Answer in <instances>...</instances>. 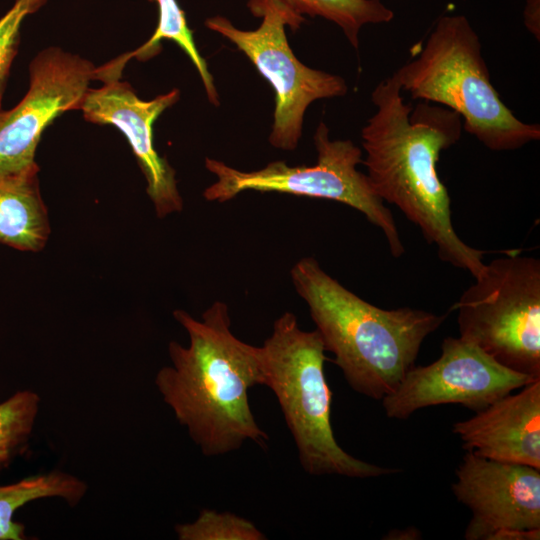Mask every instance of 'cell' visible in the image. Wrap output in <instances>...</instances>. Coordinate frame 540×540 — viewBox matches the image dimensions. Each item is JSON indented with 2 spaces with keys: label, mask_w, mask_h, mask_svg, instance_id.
Instances as JSON below:
<instances>
[{
  "label": "cell",
  "mask_w": 540,
  "mask_h": 540,
  "mask_svg": "<svg viewBox=\"0 0 540 540\" xmlns=\"http://www.w3.org/2000/svg\"><path fill=\"white\" fill-rule=\"evenodd\" d=\"M29 87L9 110H0V177L39 170L36 150L45 129L65 112L78 110L96 66L57 46L36 54Z\"/></svg>",
  "instance_id": "cell-10"
},
{
  "label": "cell",
  "mask_w": 540,
  "mask_h": 540,
  "mask_svg": "<svg viewBox=\"0 0 540 540\" xmlns=\"http://www.w3.org/2000/svg\"><path fill=\"white\" fill-rule=\"evenodd\" d=\"M474 279L452 307L459 337L501 365L540 378V260L496 258Z\"/></svg>",
  "instance_id": "cell-6"
},
{
  "label": "cell",
  "mask_w": 540,
  "mask_h": 540,
  "mask_svg": "<svg viewBox=\"0 0 540 540\" xmlns=\"http://www.w3.org/2000/svg\"><path fill=\"white\" fill-rule=\"evenodd\" d=\"M248 8L262 19L255 30H241L224 16L205 20V26L243 52L275 92L274 123L269 143L280 150H295L302 135L304 115L316 100L343 96L345 80L310 68L296 58L285 27L296 30L304 16L282 0H249Z\"/></svg>",
  "instance_id": "cell-8"
},
{
  "label": "cell",
  "mask_w": 540,
  "mask_h": 540,
  "mask_svg": "<svg viewBox=\"0 0 540 540\" xmlns=\"http://www.w3.org/2000/svg\"><path fill=\"white\" fill-rule=\"evenodd\" d=\"M39 170L0 177V244L39 252L51 233Z\"/></svg>",
  "instance_id": "cell-14"
},
{
  "label": "cell",
  "mask_w": 540,
  "mask_h": 540,
  "mask_svg": "<svg viewBox=\"0 0 540 540\" xmlns=\"http://www.w3.org/2000/svg\"><path fill=\"white\" fill-rule=\"evenodd\" d=\"M180 540H265V535L249 520L229 512L205 509L198 518L175 526Z\"/></svg>",
  "instance_id": "cell-19"
},
{
  "label": "cell",
  "mask_w": 540,
  "mask_h": 540,
  "mask_svg": "<svg viewBox=\"0 0 540 540\" xmlns=\"http://www.w3.org/2000/svg\"><path fill=\"white\" fill-rule=\"evenodd\" d=\"M48 0H15L0 17V110L10 69L18 53L24 20L41 9Z\"/></svg>",
  "instance_id": "cell-20"
},
{
  "label": "cell",
  "mask_w": 540,
  "mask_h": 540,
  "mask_svg": "<svg viewBox=\"0 0 540 540\" xmlns=\"http://www.w3.org/2000/svg\"><path fill=\"white\" fill-rule=\"evenodd\" d=\"M539 6L540 0H527L524 10V21L527 29L539 39L540 24H539Z\"/></svg>",
  "instance_id": "cell-21"
},
{
  "label": "cell",
  "mask_w": 540,
  "mask_h": 540,
  "mask_svg": "<svg viewBox=\"0 0 540 540\" xmlns=\"http://www.w3.org/2000/svg\"><path fill=\"white\" fill-rule=\"evenodd\" d=\"M40 398L37 393L18 391L0 403V469L25 443L34 426Z\"/></svg>",
  "instance_id": "cell-18"
},
{
  "label": "cell",
  "mask_w": 540,
  "mask_h": 540,
  "mask_svg": "<svg viewBox=\"0 0 540 540\" xmlns=\"http://www.w3.org/2000/svg\"><path fill=\"white\" fill-rule=\"evenodd\" d=\"M455 498L472 517L467 540H539L540 469L467 451L455 471Z\"/></svg>",
  "instance_id": "cell-11"
},
{
  "label": "cell",
  "mask_w": 540,
  "mask_h": 540,
  "mask_svg": "<svg viewBox=\"0 0 540 540\" xmlns=\"http://www.w3.org/2000/svg\"><path fill=\"white\" fill-rule=\"evenodd\" d=\"M155 3L158 9V23L154 33L142 46L136 50L122 54L117 59L111 60L110 65L123 71L125 64L135 57L139 61H146L156 56L161 51V41L170 40L175 42L188 56L195 66L207 98L215 106L219 105V97L215 87L214 78L208 69L205 59L200 55L193 39V33L189 28L183 9L177 0H148Z\"/></svg>",
  "instance_id": "cell-16"
},
{
  "label": "cell",
  "mask_w": 540,
  "mask_h": 540,
  "mask_svg": "<svg viewBox=\"0 0 540 540\" xmlns=\"http://www.w3.org/2000/svg\"><path fill=\"white\" fill-rule=\"evenodd\" d=\"M291 279L349 386L374 400L395 390L425 338L447 316L409 307L379 308L340 284L313 257L299 260Z\"/></svg>",
  "instance_id": "cell-3"
},
{
  "label": "cell",
  "mask_w": 540,
  "mask_h": 540,
  "mask_svg": "<svg viewBox=\"0 0 540 540\" xmlns=\"http://www.w3.org/2000/svg\"><path fill=\"white\" fill-rule=\"evenodd\" d=\"M466 451L540 469V379L453 424Z\"/></svg>",
  "instance_id": "cell-13"
},
{
  "label": "cell",
  "mask_w": 540,
  "mask_h": 540,
  "mask_svg": "<svg viewBox=\"0 0 540 540\" xmlns=\"http://www.w3.org/2000/svg\"><path fill=\"white\" fill-rule=\"evenodd\" d=\"M300 15L319 16L335 23L355 49L364 25L388 23L394 12L381 0H282Z\"/></svg>",
  "instance_id": "cell-17"
},
{
  "label": "cell",
  "mask_w": 540,
  "mask_h": 540,
  "mask_svg": "<svg viewBox=\"0 0 540 540\" xmlns=\"http://www.w3.org/2000/svg\"><path fill=\"white\" fill-rule=\"evenodd\" d=\"M87 485L64 472H50L0 486V540L26 539L23 524L14 521L16 510L25 504L48 497H58L69 505H77L84 497Z\"/></svg>",
  "instance_id": "cell-15"
},
{
  "label": "cell",
  "mask_w": 540,
  "mask_h": 540,
  "mask_svg": "<svg viewBox=\"0 0 540 540\" xmlns=\"http://www.w3.org/2000/svg\"><path fill=\"white\" fill-rule=\"evenodd\" d=\"M261 349L264 385L278 400L307 473L364 479L399 471L357 459L337 443L330 421L332 393L324 374L326 350L316 329H300L297 317L285 312Z\"/></svg>",
  "instance_id": "cell-5"
},
{
  "label": "cell",
  "mask_w": 540,
  "mask_h": 540,
  "mask_svg": "<svg viewBox=\"0 0 540 540\" xmlns=\"http://www.w3.org/2000/svg\"><path fill=\"white\" fill-rule=\"evenodd\" d=\"M174 318L189 336V346L169 344L171 366L161 368L155 384L164 402L205 456L224 455L246 440L263 445L248 391L264 385L261 347L231 331L228 307L214 302L197 320L184 310Z\"/></svg>",
  "instance_id": "cell-2"
},
{
  "label": "cell",
  "mask_w": 540,
  "mask_h": 540,
  "mask_svg": "<svg viewBox=\"0 0 540 540\" xmlns=\"http://www.w3.org/2000/svg\"><path fill=\"white\" fill-rule=\"evenodd\" d=\"M537 379L501 365L461 337H447L436 361L414 365L381 401L392 419H407L422 408L443 404L478 412Z\"/></svg>",
  "instance_id": "cell-9"
},
{
  "label": "cell",
  "mask_w": 540,
  "mask_h": 540,
  "mask_svg": "<svg viewBox=\"0 0 540 540\" xmlns=\"http://www.w3.org/2000/svg\"><path fill=\"white\" fill-rule=\"evenodd\" d=\"M395 73L372 92L375 113L361 130L362 163L375 193L399 208L419 227L445 263L476 277L485 252L456 233L450 198L436 164L440 153L458 142L462 120L454 111L430 102L405 103Z\"/></svg>",
  "instance_id": "cell-1"
},
{
  "label": "cell",
  "mask_w": 540,
  "mask_h": 540,
  "mask_svg": "<svg viewBox=\"0 0 540 540\" xmlns=\"http://www.w3.org/2000/svg\"><path fill=\"white\" fill-rule=\"evenodd\" d=\"M395 75L412 99L457 113L462 127L492 151L540 139V126L518 119L490 81L479 36L464 15L439 18L420 53Z\"/></svg>",
  "instance_id": "cell-4"
},
{
  "label": "cell",
  "mask_w": 540,
  "mask_h": 540,
  "mask_svg": "<svg viewBox=\"0 0 540 540\" xmlns=\"http://www.w3.org/2000/svg\"><path fill=\"white\" fill-rule=\"evenodd\" d=\"M102 86L89 87L79 109L83 118L97 125H112L127 139L146 180V192L160 218L178 213L183 200L175 170L154 146L153 124L180 98L172 89L151 100L139 98L132 86L120 77L102 80Z\"/></svg>",
  "instance_id": "cell-12"
},
{
  "label": "cell",
  "mask_w": 540,
  "mask_h": 540,
  "mask_svg": "<svg viewBox=\"0 0 540 540\" xmlns=\"http://www.w3.org/2000/svg\"><path fill=\"white\" fill-rule=\"evenodd\" d=\"M317 162L312 166H289L274 161L254 171H241L222 161L205 159L206 169L216 176L203 196L225 202L244 191L279 192L309 198L328 199L350 206L384 234L394 257L404 253L395 219L375 193L366 174L357 169L362 150L351 140L330 139L329 128L320 122L314 134Z\"/></svg>",
  "instance_id": "cell-7"
}]
</instances>
